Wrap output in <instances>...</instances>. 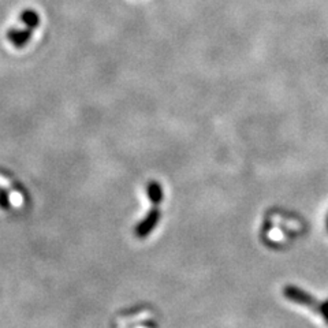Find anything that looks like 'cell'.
Here are the masks:
<instances>
[{
  "mask_svg": "<svg viewBox=\"0 0 328 328\" xmlns=\"http://www.w3.org/2000/svg\"><path fill=\"white\" fill-rule=\"evenodd\" d=\"M283 294L291 302H296V304L308 306V308H313L314 310L320 309V304L321 302H317L313 297L310 296L309 293H306V291H304L300 287L286 286L283 289Z\"/></svg>",
  "mask_w": 328,
  "mask_h": 328,
  "instance_id": "obj_1",
  "label": "cell"
},
{
  "mask_svg": "<svg viewBox=\"0 0 328 328\" xmlns=\"http://www.w3.org/2000/svg\"><path fill=\"white\" fill-rule=\"evenodd\" d=\"M159 220H160V212H159V209L153 208L143 222L135 227V236L138 238H147L156 228Z\"/></svg>",
  "mask_w": 328,
  "mask_h": 328,
  "instance_id": "obj_2",
  "label": "cell"
},
{
  "mask_svg": "<svg viewBox=\"0 0 328 328\" xmlns=\"http://www.w3.org/2000/svg\"><path fill=\"white\" fill-rule=\"evenodd\" d=\"M32 36L33 30L28 28H13L7 32V38H9V41L11 42L15 48H23V46H26V44L32 40Z\"/></svg>",
  "mask_w": 328,
  "mask_h": 328,
  "instance_id": "obj_3",
  "label": "cell"
},
{
  "mask_svg": "<svg viewBox=\"0 0 328 328\" xmlns=\"http://www.w3.org/2000/svg\"><path fill=\"white\" fill-rule=\"evenodd\" d=\"M19 19L25 25V28L32 29V30L37 29L38 25H40V15L32 9L23 10L21 15H19Z\"/></svg>",
  "mask_w": 328,
  "mask_h": 328,
  "instance_id": "obj_4",
  "label": "cell"
},
{
  "mask_svg": "<svg viewBox=\"0 0 328 328\" xmlns=\"http://www.w3.org/2000/svg\"><path fill=\"white\" fill-rule=\"evenodd\" d=\"M147 192H148V197L153 205H159V204L163 201V189L162 186H160V183L156 182V180L149 182Z\"/></svg>",
  "mask_w": 328,
  "mask_h": 328,
  "instance_id": "obj_5",
  "label": "cell"
},
{
  "mask_svg": "<svg viewBox=\"0 0 328 328\" xmlns=\"http://www.w3.org/2000/svg\"><path fill=\"white\" fill-rule=\"evenodd\" d=\"M0 207L3 209H9L10 207L9 194H7V192H6L5 189H2V188H0Z\"/></svg>",
  "mask_w": 328,
  "mask_h": 328,
  "instance_id": "obj_6",
  "label": "cell"
},
{
  "mask_svg": "<svg viewBox=\"0 0 328 328\" xmlns=\"http://www.w3.org/2000/svg\"><path fill=\"white\" fill-rule=\"evenodd\" d=\"M319 312L321 313V316H323L324 321L328 324V300H325L324 302H321V304H320Z\"/></svg>",
  "mask_w": 328,
  "mask_h": 328,
  "instance_id": "obj_7",
  "label": "cell"
},
{
  "mask_svg": "<svg viewBox=\"0 0 328 328\" xmlns=\"http://www.w3.org/2000/svg\"><path fill=\"white\" fill-rule=\"evenodd\" d=\"M327 222H328V219H327Z\"/></svg>",
  "mask_w": 328,
  "mask_h": 328,
  "instance_id": "obj_8",
  "label": "cell"
},
{
  "mask_svg": "<svg viewBox=\"0 0 328 328\" xmlns=\"http://www.w3.org/2000/svg\"><path fill=\"white\" fill-rule=\"evenodd\" d=\"M327 224H328V222H327Z\"/></svg>",
  "mask_w": 328,
  "mask_h": 328,
  "instance_id": "obj_9",
  "label": "cell"
}]
</instances>
